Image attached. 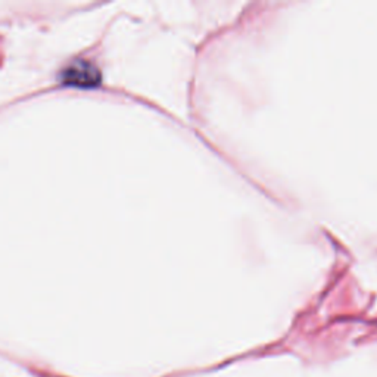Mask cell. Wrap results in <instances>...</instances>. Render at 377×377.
Returning a JSON list of instances; mask_svg holds the SVG:
<instances>
[{
	"instance_id": "6da1fadb",
	"label": "cell",
	"mask_w": 377,
	"mask_h": 377,
	"mask_svg": "<svg viewBox=\"0 0 377 377\" xmlns=\"http://www.w3.org/2000/svg\"><path fill=\"white\" fill-rule=\"evenodd\" d=\"M60 81L74 89H96L102 84V72L90 61L76 60L62 69Z\"/></svg>"
}]
</instances>
